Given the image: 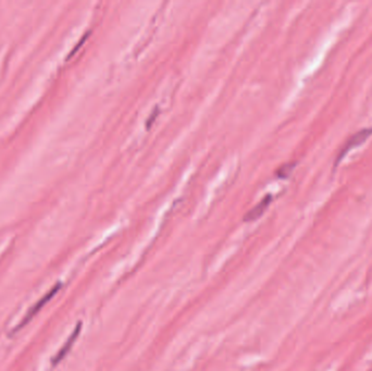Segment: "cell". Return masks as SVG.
Instances as JSON below:
<instances>
[{"label": "cell", "mask_w": 372, "mask_h": 371, "mask_svg": "<svg viewBox=\"0 0 372 371\" xmlns=\"http://www.w3.org/2000/svg\"><path fill=\"white\" fill-rule=\"evenodd\" d=\"M272 202V195H266L261 199L260 202H258L255 207H253L250 210L244 215V221L245 222H253V221L259 219L261 215L265 213L267 208L270 206V203Z\"/></svg>", "instance_id": "cell-4"}, {"label": "cell", "mask_w": 372, "mask_h": 371, "mask_svg": "<svg viewBox=\"0 0 372 371\" xmlns=\"http://www.w3.org/2000/svg\"><path fill=\"white\" fill-rule=\"evenodd\" d=\"M371 134H372V128L362 129L361 131H358L357 133L353 134L350 137V139L346 141V143L344 144V146L342 147L340 154L338 155L337 161H335V167L338 166L339 163H341V160L343 159L345 156L352 151V149L361 146L362 144H364L366 141H367L369 137L371 136Z\"/></svg>", "instance_id": "cell-2"}, {"label": "cell", "mask_w": 372, "mask_h": 371, "mask_svg": "<svg viewBox=\"0 0 372 371\" xmlns=\"http://www.w3.org/2000/svg\"><path fill=\"white\" fill-rule=\"evenodd\" d=\"M159 112H160L159 107H158V106H156V107L154 108V110L152 111L151 116H149L148 119L146 120V128H147V130L151 129V127H153V124H154V122L156 121V119H157V117L159 116Z\"/></svg>", "instance_id": "cell-6"}, {"label": "cell", "mask_w": 372, "mask_h": 371, "mask_svg": "<svg viewBox=\"0 0 372 371\" xmlns=\"http://www.w3.org/2000/svg\"><path fill=\"white\" fill-rule=\"evenodd\" d=\"M81 329H82V323L79 322L76 325L73 332L71 333L69 339L65 341V343L63 344V346L59 350V352L57 353V355L51 359V364L53 365V366H56V365H58L59 363H61L63 361V358L68 355V353L71 351L72 346H73V344L75 343V341L77 340V338H79Z\"/></svg>", "instance_id": "cell-3"}, {"label": "cell", "mask_w": 372, "mask_h": 371, "mask_svg": "<svg viewBox=\"0 0 372 371\" xmlns=\"http://www.w3.org/2000/svg\"><path fill=\"white\" fill-rule=\"evenodd\" d=\"M61 289H62V282H57L55 285H53V286L51 287V289H50L49 291H48V292L46 293V294H45L43 297H41L37 303H36V304L34 305V306H32L31 308H29V310L27 311L26 315L24 316L23 320L19 323V325H17V327H15V328L13 329V330H12L11 334H14V333H16L17 331H20L21 329H23L24 327H25V326L27 325V323L31 322V320L34 318V317H35L36 315H37V314L39 313V311H40L41 309H43V308L46 306V305H47L48 303H49V302L51 301V299L58 294V292H59L60 290H61Z\"/></svg>", "instance_id": "cell-1"}, {"label": "cell", "mask_w": 372, "mask_h": 371, "mask_svg": "<svg viewBox=\"0 0 372 371\" xmlns=\"http://www.w3.org/2000/svg\"><path fill=\"white\" fill-rule=\"evenodd\" d=\"M294 168H295V164H286L283 165L282 167L279 168V170L277 171V177L280 179H285L289 177Z\"/></svg>", "instance_id": "cell-5"}, {"label": "cell", "mask_w": 372, "mask_h": 371, "mask_svg": "<svg viewBox=\"0 0 372 371\" xmlns=\"http://www.w3.org/2000/svg\"><path fill=\"white\" fill-rule=\"evenodd\" d=\"M89 33H91V32H88V33H86L85 35H84V36H83V38H82V39H81V40L79 41V45H77V46H76V47L74 48V49H73V50H72V52H71V56H73V55H74V53L76 52V50H77V49H79V48H80V47H81V46H82V45L84 44V41H85V40H86V39L88 38V35H89Z\"/></svg>", "instance_id": "cell-7"}]
</instances>
